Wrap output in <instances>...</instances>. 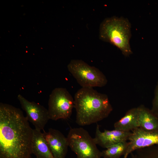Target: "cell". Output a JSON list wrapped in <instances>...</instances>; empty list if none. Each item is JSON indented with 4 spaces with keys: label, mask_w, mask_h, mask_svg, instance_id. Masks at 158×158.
<instances>
[{
    "label": "cell",
    "mask_w": 158,
    "mask_h": 158,
    "mask_svg": "<svg viewBox=\"0 0 158 158\" xmlns=\"http://www.w3.org/2000/svg\"><path fill=\"white\" fill-rule=\"evenodd\" d=\"M33 129L19 109L0 104V158H30Z\"/></svg>",
    "instance_id": "6da1fadb"
},
{
    "label": "cell",
    "mask_w": 158,
    "mask_h": 158,
    "mask_svg": "<svg viewBox=\"0 0 158 158\" xmlns=\"http://www.w3.org/2000/svg\"><path fill=\"white\" fill-rule=\"evenodd\" d=\"M74 99L76 122L80 126L100 121L113 110L108 96L93 88L82 87L75 93Z\"/></svg>",
    "instance_id": "7a4b0ae2"
},
{
    "label": "cell",
    "mask_w": 158,
    "mask_h": 158,
    "mask_svg": "<svg viewBox=\"0 0 158 158\" xmlns=\"http://www.w3.org/2000/svg\"><path fill=\"white\" fill-rule=\"evenodd\" d=\"M131 25L123 17L113 16L105 19L99 29V38L116 46L126 57L133 53L130 43L131 36Z\"/></svg>",
    "instance_id": "3957f363"
},
{
    "label": "cell",
    "mask_w": 158,
    "mask_h": 158,
    "mask_svg": "<svg viewBox=\"0 0 158 158\" xmlns=\"http://www.w3.org/2000/svg\"><path fill=\"white\" fill-rule=\"evenodd\" d=\"M67 68L82 87H101L107 83L106 76L99 69L81 60H72Z\"/></svg>",
    "instance_id": "277c9868"
},
{
    "label": "cell",
    "mask_w": 158,
    "mask_h": 158,
    "mask_svg": "<svg viewBox=\"0 0 158 158\" xmlns=\"http://www.w3.org/2000/svg\"><path fill=\"white\" fill-rule=\"evenodd\" d=\"M68 146L77 158H101L102 152L94 138L82 127L71 128L67 137Z\"/></svg>",
    "instance_id": "5b68a950"
},
{
    "label": "cell",
    "mask_w": 158,
    "mask_h": 158,
    "mask_svg": "<svg viewBox=\"0 0 158 158\" xmlns=\"http://www.w3.org/2000/svg\"><path fill=\"white\" fill-rule=\"evenodd\" d=\"M48 106L50 119H67L71 115L74 99L66 88H56L49 95Z\"/></svg>",
    "instance_id": "8992f818"
},
{
    "label": "cell",
    "mask_w": 158,
    "mask_h": 158,
    "mask_svg": "<svg viewBox=\"0 0 158 158\" xmlns=\"http://www.w3.org/2000/svg\"><path fill=\"white\" fill-rule=\"evenodd\" d=\"M17 98L26 113L28 121L34 126L35 129L43 130L50 119L48 109L39 103L29 101L20 94L18 95Z\"/></svg>",
    "instance_id": "52a82bcc"
},
{
    "label": "cell",
    "mask_w": 158,
    "mask_h": 158,
    "mask_svg": "<svg viewBox=\"0 0 158 158\" xmlns=\"http://www.w3.org/2000/svg\"><path fill=\"white\" fill-rule=\"evenodd\" d=\"M129 145L124 158L134 151L158 145V131H149L138 127L132 131L129 137Z\"/></svg>",
    "instance_id": "ba28073f"
},
{
    "label": "cell",
    "mask_w": 158,
    "mask_h": 158,
    "mask_svg": "<svg viewBox=\"0 0 158 158\" xmlns=\"http://www.w3.org/2000/svg\"><path fill=\"white\" fill-rule=\"evenodd\" d=\"M44 137L54 158H65L69 147L67 137L59 131L50 128Z\"/></svg>",
    "instance_id": "9c48e42d"
},
{
    "label": "cell",
    "mask_w": 158,
    "mask_h": 158,
    "mask_svg": "<svg viewBox=\"0 0 158 158\" xmlns=\"http://www.w3.org/2000/svg\"><path fill=\"white\" fill-rule=\"evenodd\" d=\"M131 133L130 131H124L115 129L112 130H104L102 132L99 126L97 124L94 139L97 145L106 149L118 143L128 140Z\"/></svg>",
    "instance_id": "30bf717a"
},
{
    "label": "cell",
    "mask_w": 158,
    "mask_h": 158,
    "mask_svg": "<svg viewBox=\"0 0 158 158\" xmlns=\"http://www.w3.org/2000/svg\"><path fill=\"white\" fill-rule=\"evenodd\" d=\"M31 151L37 158H54L43 133L35 129H33Z\"/></svg>",
    "instance_id": "8fae6325"
},
{
    "label": "cell",
    "mask_w": 158,
    "mask_h": 158,
    "mask_svg": "<svg viewBox=\"0 0 158 158\" xmlns=\"http://www.w3.org/2000/svg\"><path fill=\"white\" fill-rule=\"evenodd\" d=\"M139 127L149 131H158V115L142 105L138 107Z\"/></svg>",
    "instance_id": "7c38bea8"
},
{
    "label": "cell",
    "mask_w": 158,
    "mask_h": 158,
    "mask_svg": "<svg viewBox=\"0 0 158 158\" xmlns=\"http://www.w3.org/2000/svg\"><path fill=\"white\" fill-rule=\"evenodd\" d=\"M138 107L131 109L114 124L115 129L124 131H130L139 127Z\"/></svg>",
    "instance_id": "4fadbf2b"
},
{
    "label": "cell",
    "mask_w": 158,
    "mask_h": 158,
    "mask_svg": "<svg viewBox=\"0 0 158 158\" xmlns=\"http://www.w3.org/2000/svg\"><path fill=\"white\" fill-rule=\"evenodd\" d=\"M128 145V142L126 141L112 145L102 152V157L104 158H120L125 154Z\"/></svg>",
    "instance_id": "5bb4252c"
},
{
    "label": "cell",
    "mask_w": 158,
    "mask_h": 158,
    "mask_svg": "<svg viewBox=\"0 0 158 158\" xmlns=\"http://www.w3.org/2000/svg\"><path fill=\"white\" fill-rule=\"evenodd\" d=\"M154 96L152 103L151 110L158 115V82L155 88Z\"/></svg>",
    "instance_id": "9a60e30c"
},
{
    "label": "cell",
    "mask_w": 158,
    "mask_h": 158,
    "mask_svg": "<svg viewBox=\"0 0 158 158\" xmlns=\"http://www.w3.org/2000/svg\"><path fill=\"white\" fill-rule=\"evenodd\" d=\"M151 158H158V147L156 150Z\"/></svg>",
    "instance_id": "2e32d148"
},
{
    "label": "cell",
    "mask_w": 158,
    "mask_h": 158,
    "mask_svg": "<svg viewBox=\"0 0 158 158\" xmlns=\"http://www.w3.org/2000/svg\"><path fill=\"white\" fill-rule=\"evenodd\" d=\"M37 158V157H36V158Z\"/></svg>",
    "instance_id": "e0dca14e"
}]
</instances>
